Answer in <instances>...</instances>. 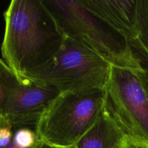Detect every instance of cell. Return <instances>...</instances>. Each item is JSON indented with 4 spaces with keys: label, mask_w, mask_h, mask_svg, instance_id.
<instances>
[{
    "label": "cell",
    "mask_w": 148,
    "mask_h": 148,
    "mask_svg": "<svg viewBox=\"0 0 148 148\" xmlns=\"http://www.w3.org/2000/svg\"><path fill=\"white\" fill-rule=\"evenodd\" d=\"M39 148H64V147H52V146L48 145L45 144V143H41ZM66 148H77L76 147H66Z\"/></svg>",
    "instance_id": "4fadbf2b"
},
{
    "label": "cell",
    "mask_w": 148,
    "mask_h": 148,
    "mask_svg": "<svg viewBox=\"0 0 148 148\" xmlns=\"http://www.w3.org/2000/svg\"><path fill=\"white\" fill-rule=\"evenodd\" d=\"M65 37L85 46L111 66L144 72L127 38L86 8L81 0H43Z\"/></svg>",
    "instance_id": "7a4b0ae2"
},
{
    "label": "cell",
    "mask_w": 148,
    "mask_h": 148,
    "mask_svg": "<svg viewBox=\"0 0 148 148\" xmlns=\"http://www.w3.org/2000/svg\"><path fill=\"white\" fill-rule=\"evenodd\" d=\"M108 62L65 37L59 51L38 69L19 77L55 90L59 94L105 89L111 71Z\"/></svg>",
    "instance_id": "3957f363"
},
{
    "label": "cell",
    "mask_w": 148,
    "mask_h": 148,
    "mask_svg": "<svg viewBox=\"0 0 148 148\" xmlns=\"http://www.w3.org/2000/svg\"><path fill=\"white\" fill-rule=\"evenodd\" d=\"M106 105L105 89L59 94L36 122L38 139L52 147H75L96 123Z\"/></svg>",
    "instance_id": "277c9868"
},
{
    "label": "cell",
    "mask_w": 148,
    "mask_h": 148,
    "mask_svg": "<svg viewBox=\"0 0 148 148\" xmlns=\"http://www.w3.org/2000/svg\"><path fill=\"white\" fill-rule=\"evenodd\" d=\"M59 95L52 88L19 77L0 58V116L13 127H34Z\"/></svg>",
    "instance_id": "8992f818"
},
{
    "label": "cell",
    "mask_w": 148,
    "mask_h": 148,
    "mask_svg": "<svg viewBox=\"0 0 148 148\" xmlns=\"http://www.w3.org/2000/svg\"><path fill=\"white\" fill-rule=\"evenodd\" d=\"M123 148H148V144L127 136L123 145Z\"/></svg>",
    "instance_id": "30bf717a"
},
{
    "label": "cell",
    "mask_w": 148,
    "mask_h": 148,
    "mask_svg": "<svg viewBox=\"0 0 148 148\" xmlns=\"http://www.w3.org/2000/svg\"><path fill=\"white\" fill-rule=\"evenodd\" d=\"M4 19L1 59L18 77L43 66L64 41L43 0H12Z\"/></svg>",
    "instance_id": "6da1fadb"
},
{
    "label": "cell",
    "mask_w": 148,
    "mask_h": 148,
    "mask_svg": "<svg viewBox=\"0 0 148 148\" xmlns=\"http://www.w3.org/2000/svg\"><path fill=\"white\" fill-rule=\"evenodd\" d=\"M95 16L128 41L138 36L137 0H81Z\"/></svg>",
    "instance_id": "52a82bcc"
},
{
    "label": "cell",
    "mask_w": 148,
    "mask_h": 148,
    "mask_svg": "<svg viewBox=\"0 0 148 148\" xmlns=\"http://www.w3.org/2000/svg\"><path fill=\"white\" fill-rule=\"evenodd\" d=\"M139 73L112 66L106 107L128 137L148 144V96Z\"/></svg>",
    "instance_id": "5b68a950"
},
{
    "label": "cell",
    "mask_w": 148,
    "mask_h": 148,
    "mask_svg": "<svg viewBox=\"0 0 148 148\" xmlns=\"http://www.w3.org/2000/svg\"><path fill=\"white\" fill-rule=\"evenodd\" d=\"M40 144H41V143H40V144L37 146V147H23V146L17 144V143L14 141V140H13V137H12V140L11 143H10L8 145L6 146L4 148H39Z\"/></svg>",
    "instance_id": "7c38bea8"
},
{
    "label": "cell",
    "mask_w": 148,
    "mask_h": 148,
    "mask_svg": "<svg viewBox=\"0 0 148 148\" xmlns=\"http://www.w3.org/2000/svg\"><path fill=\"white\" fill-rule=\"evenodd\" d=\"M138 36L130 41L134 55L148 73V0H137Z\"/></svg>",
    "instance_id": "9c48e42d"
},
{
    "label": "cell",
    "mask_w": 148,
    "mask_h": 148,
    "mask_svg": "<svg viewBox=\"0 0 148 148\" xmlns=\"http://www.w3.org/2000/svg\"><path fill=\"white\" fill-rule=\"evenodd\" d=\"M127 134L106 108L89 132L76 145L77 148H123Z\"/></svg>",
    "instance_id": "ba28073f"
},
{
    "label": "cell",
    "mask_w": 148,
    "mask_h": 148,
    "mask_svg": "<svg viewBox=\"0 0 148 148\" xmlns=\"http://www.w3.org/2000/svg\"><path fill=\"white\" fill-rule=\"evenodd\" d=\"M139 75H140V79H141L143 85L144 86L146 92H147L148 96V73L144 72H141V73H139Z\"/></svg>",
    "instance_id": "8fae6325"
},
{
    "label": "cell",
    "mask_w": 148,
    "mask_h": 148,
    "mask_svg": "<svg viewBox=\"0 0 148 148\" xmlns=\"http://www.w3.org/2000/svg\"><path fill=\"white\" fill-rule=\"evenodd\" d=\"M1 120H2V118H1V116H0V124H1Z\"/></svg>",
    "instance_id": "5bb4252c"
}]
</instances>
